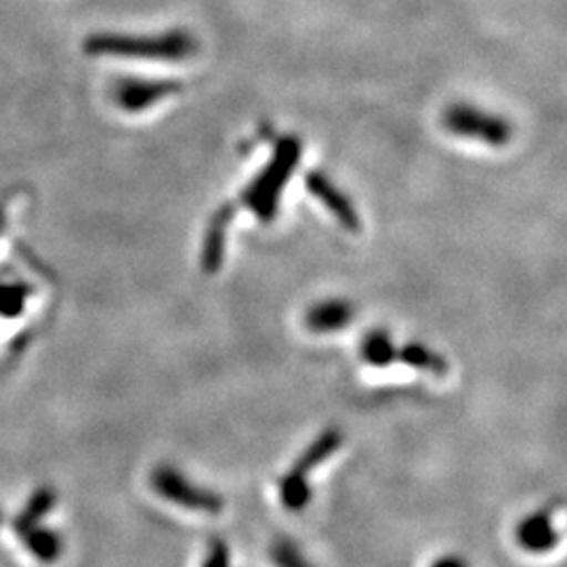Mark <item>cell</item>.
Returning <instances> with one entry per match:
<instances>
[{
  "label": "cell",
  "instance_id": "6da1fadb",
  "mask_svg": "<svg viewBox=\"0 0 567 567\" xmlns=\"http://www.w3.org/2000/svg\"><path fill=\"white\" fill-rule=\"evenodd\" d=\"M82 51L91 58L177 63L192 58L198 51V41L192 32L182 28L156 34L93 32L82 42Z\"/></svg>",
  "mask_w": 567,
  "mask_h": 567
},
{
  "label": "cell",
  "instance_id": "7a4b0ae2",
  "mask_svg": "<svg viewBox=\"0 0 567 567\" xmlns=\"http://www.w3.org/2000/svg\"><path fill=\"white\" fill-rule=\"evenodd\" d=\"M301 152H303L301 142L292 135H286L276 143V150L269 163L265 164L264 171L244 189L243 203L250 208V213L257 219H261L265 224L276 219L284 189L299 166Z\"/></svg>",
  "mask_w": 567,
  "mask_h": 567
},
{
  "label": "cell",
  "instance_id": "3957f363",
  "mask_svg": "<svg viewBox=\"0 0 567 567\" xmlns=\"http://www.w3.org/2000/svg\"><path fill=\"white\" fill-rule=\"evenodd\" d=\"M444 126L447 133L473 140V142L486 143L492 147H503L513 137V126L507 118L492 114L486 110H480L468 103H454L444 112Z\"/></svg>",
  "mask_w": 567,
  "mask_h": 567
},
{
  "label": "cell",
  "instance_id": "277c9868",
  "mask_svg": "<svg viewBox=\"0 0 567 567\" xmlns=\"http://www.w3.org/2000/svg\"><path fill=\"white\" fill-rule=\"evenodd\" d=\"M152 487L163 496L164 501H168L177 507L203 511L208 515H217L225 507L221 494H217L208 487L192 484L175 466L161 465L158 468H154Z\"/></svg>",
  "mask_w": 567,
  "mask_h": 567
},
{
  "label": "cell",
  "instance_id": "5b68a950",
  "mask_svg": "<svg viewBox=\"0 0 567 567\" xmlns=\"http://www.w3.org/2000/svg\"><path fill=\"white\" fill-rule=\"evenodd\" d=\"M183 91L182 82L156 79H121L112 84V100L126 114H142Z\"/></svg>",
  "mask_w": 567,
  "mask_h": 567
},
{
  "label": "cell",
  "instance_id": "8992f818",
  "mask_svg": "<svg viewBox=\"0 0 567 567\" xmlns=\"http://www.w3.org/2000/svg\"><path fill=\"white\" fill-rule=\"evenodd\" d=\"M305 185H307L309 194L316 200H320L326 210L343 225L347 231H353V234L360 231L362 221L355 210V204L351 203V198L344 196L343 189L337 183L330 182L320 171H309L305 177Z\"/></svg>",
  "mask_w": 567,
  "mask_h": 567
},
{
  "label": "cell",
  "instance_id": "52a82bcc",
  "mask_svg": "<svg viewBox=\"0 0 567 567\" xmlns=\"http://www.w3.org/2000/svg\"><path fill=\"white\" fill-rule=\"evenodd\" d=\"M18 536L21 547L25 548L41 566H53L58 564L63 555V536L53 527L42 524H30V526L11 527Z\"/></svg>",
  "mask_w": 567,
  "mask_h": 567
},
{
  "label": "cell",
  "instance_id": "ba28073f",
  "mask_svg": "<svg viewBox=\"0 0 567 567\" xmlns=\"http://www.w3.org/2000/svg\"><path fill=\"white\" fill-rule=\"evenodd\" d=\"M517 540L527 553H548L557 547L561 536L553 527V513L545 508L526 517L517 526Z\"/></svg>",
  "mask_w": 567,
  "mask_h": 567
},
{
  "label": "cell",
  "instance_id": "9c48e42d",
  "mask_svg": "<svg viewBox=\"0 0 567 567\" xmlns=\"http://www.w3.org/2000/svg\"><path fill=\"white\" fill-rule=\"evenodd\" d=\"M355 309L349 301L343 299H328L322 303L311 305L305 313V324L311 332L318 334H328V332H339L344 326L353 322Z\"/></svg>",
  "mask_w": 567,
  "mask_h": 567
},
{
  "label": "cell",
  "instance_id": "30bf717a",
  "mask_svg": "<svg viewBox=\"0 0 567 567\" xmlns=\"http://www.w3.org/2000/svg\"><path fill=\"white\" fill-rule=\"evenodd\" d=\"M234 219V208L224 206L219 208L204 236L203 269L206 274H217L225 259V243H227V225Z\"/></svg>",
  "mask_w": 567,
  "mask_h": 567
},
{
  "label": "cell",
  "instance_id": "8fae6325",
  "mask_svg": "<svg viewBox=\"0 0 567 567\" xmlns=\"http://www.w3.org/2000/svg\"><path fill=\"white\" fill-rule=\"evenodd\" d=\"M341 446H343V433L337 426H330V429L322 431L309 446L305 447L303 454L299 456V461L295 463L292 468H297L299 473L307 475L316 466L322 465L326 458H330Z\"/></svg>",
  "mask_w": 567,
  "mask_h": 567
},
{
  "label": "cell",
  "instance_id": "7c38bea8",
  "mask_svg": "<svg viewBox=\"0 0 567 567\" xmlns=\"http://www.w3.org/2000/svg\"><path fill=\"white\" fill-rule=\"evenodd\" d=\"M58 507V492L53 486H39L32 489V494L25 498L20 513L13 517L11 527L30 526V524H42L53 508Z\"/></svg>",
  "mask_w": 567,
  "mask_h": 567
},
{
  "label": "cell",
  "instance_id": "4fadbf2b",
  "mask_svg": "<svg viewBox=\"0 0 567 567\" xmlns=\"http://www.w3.org/2000/svg\"><path fill=\"white\" fill-rule=\"evenodd\" d=\"M34 295V286L20 278H0V318L16 320L23 316Z\"/></svg>",
  "mask_w": 567,
  "mask_h": 567
},
{
  "label": "cell",
  "instance_id": "5bb4252c",
  "mask_svg": "<svg viewBox=\"0 0 567 567\" xmlns=\"http://www.w3.org/2000/svg\"><path fill=\"white\" fill-rule=\"evenodd\" d=\"M398 360L410 368L431 372L435 377H446L447 370H450L444 355H440L437 351L429 349L423 343H416V341H410L402 349H398Z\"/></svg>",
  "mask_w": 567,
  "mask_h": 567
},
{
  "label": "cell",
  "instance_id": "9a60e30c",
  "mask_svg": "<svg viewBox=\"0 0 567 567\" xmlns=\"http://www.w3.org/2000/svg\"><path fill=\"white\" fill-rule=\"evenodd\" d=\"M360 353L365 364L374 368H386L398 360V349L386 330L368 332L360 344Z\"/></svg>",
  "mask_w": 567,
  "mask_h": 567
},
{
  "label": "cell",
  "instance_id": "2e32d148",
  "mask_svg": "<svg viewBox=\"0 0 567 567\" xmlns=\"http://www.w3.org/2000/svg\"><path fill=\"white\" fill-rule=\"evenodd\" d=\"M280 498L288 511H303L311 503V487L307 484V475L297 468H290L280 480Z\"/></svg>",
  "mask_w": 567,
  "mask_h": 567
},
{
  "label": "cell",
  "instance_id": "e0dca14e",
  "mask_svg": "<svg viewBox=\"0 0 567 567\" xmlns=\"http://www.w3.org/2000/svg\"><path fill=\"white\" fill-rule=\"evenodd\" d=\"M271 559H274L276 567H311L299 547L295 543L286 540V538H280V540L274 543Z\"/></svg>",
  "mask_w": 567,
  "mask_h": 567
},
{
  "label": "cell",
  "instance_id": "ac0fdd59",
  "mask_svg": "<svg viewBox=\"0 0 567 567\" xmlns=\"http://www.w3.org/2000/svg\"><path fill=\"white\" fill-rule=\"evenodd\" d=\"M204 567H229V548L224 540L210 543L208 555L204 559Z\"/></svg>",
  "mask_w": 567,
  "mask_h": 567
},
{
  "label": "cell",
  "instance_id": "d6986e66",
  "mask_svg": "<svg viewBox=\"0 0 567 567\" xmlns=\"http://www.w3.org/2000/svg\"><path fill=\"white\" fill-rule=\"evenodd\" d=\"M9 217H11V204H9V196H7V198H0V238L9 229Z\"/></svg>",
  "mask_w": 567,
  "mask_h": 567
},
{
  "label": "cell",
  "instance_id": "ffe728a7",
  "mask_svg": "<svg viewBox=\"0 0 567 567\" xmlns=\"http://www.w3.org/2000/svg\"><path fill=\"white\" fill-rule=\"evenodd\" d=\"M431 567H468L466 566L465 559L458 557V555H446V557H440L435 564Z\"/></svg>",
  "mask_w": 567,
  "mask_h": 567
}]
</instances>
